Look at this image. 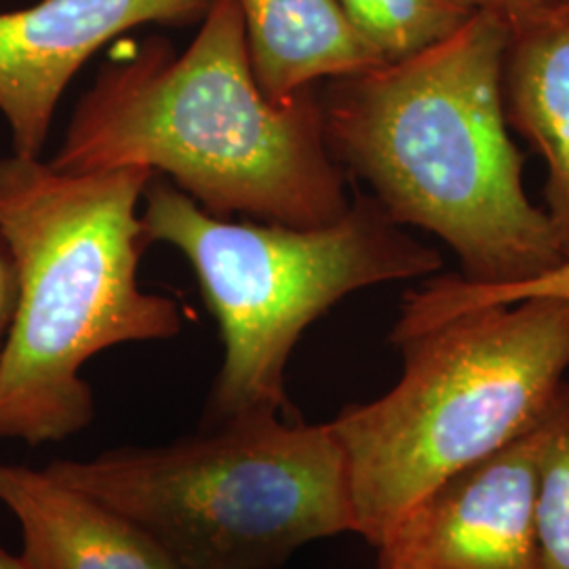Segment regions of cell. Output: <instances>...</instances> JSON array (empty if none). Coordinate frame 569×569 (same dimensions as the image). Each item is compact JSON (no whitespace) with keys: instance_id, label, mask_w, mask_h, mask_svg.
<instances>
[{"instance_id":"obj_1","label":"cell","mask_w":569,"mask_h":569,"mask_svg":"<svg viewBox=\"0 0 569 569\" xmlns=\"http://www.w3.org/2000/svg\"><path fill=\"white\" fill-rule=\"evenodd\" d=\"M51 167L163 171L207 213L321 228L350 201L317 87L270 102L253 77L237 0H213L183 53L148 39L102 66Z\"/></svg>"},{"instance_id":"obj_2","label":"cell","mask_w":569,"mask_h":569,"mask_svg":"<svg viewBox=\"0 0 569 569\" xmlns=\"http://www.w3.org/2000/svg\"><path fill=\"white\" fill-rule=\"evenodd\" d=\"M507 42L509 26L477 11L425 53L319 91L333 159L397 224L446 241L470 283H523L566 260L510 140Z\"/></svg>"},{"instance_id":"obj_3","label":"cell","mask_w":569,"mask_h":569,"mask_svg":"<svg viewBox=\"0 0 569 569\" xmlns=\"http://www.w3.org/2000/svg\"><path fill=\"white\" fill-rule=\"evenodd\" d=\"M154 171H58L0 159V230L18 270V306L0 348V439L58 443L96 418L84 363L129 342L176 338L183 312L148 293L138 207Z\"/></svg>"},{"instance_id":"obj_4","label":"cell","mask_w":569,"mask_h":569,"mask_svg":"<svg viewBox=\"0 0 569 569\" xmlns=\"http://www.w3.org/2000/svg\"><path fill=\"white\" fill-rule=\"evenodd\" d=\"M392 345L399 382L329 422L345 449L355 533L371 547L432 489L538 425L569 371V305L489 306Z\"/></svg>"},{"instance_id":"obj_5","label":"cell","mask_w":569,"mask_h":569,"mask_svg":"<svg viewBox=\"0 0 569 569\" xmlns=\"http://www.w3.org/2000/svg\"><path fill=\"white\" fill-rule=\"evenodd\" d=\"M47 468L142 529L178 569H281L308 542L355 533L331 425L289 422L279 411Z\"/></svg>"},{"instance_id":"obj_6","label":"cell","mask_w":569,"mask_h":569,"mask_svg":"<svg viewBox=\"0 0 569 569\" xmlns=\"http://www.w3.org/2000/svg\"><path fill=\"white\" fill-rule=\"evenodd\" d=\"M142 224L148 243L171 244L190 262L220 327L224 359L204 427L256 411L284 413V369L306 327L352 291L441 268V256L371 194H357L333 224L293 228L228 222L152 178Z\"/></svg>"},{"instance_id":"obj_7","label":"cell","mask_w":569,"mask_h":569,"mask_svg":"<svg viewBox=\"0 0 569 569\" xmlns=\"http://www.w3.org/2000/svg\"><path fill=\"white\" fill-rule=\"evenodd\" d=\"M538 425L425 496L376 547L380 569H540Z\"/></svg>"},{"instance_id":"obj_8","label":"cell","mask_w":569,"mask_h":569,"mask_svg":"<svg viewBox=\"0 0 569 569\" xmlns=\"http://www.w3.org/2000/svg\"><path fill=\"white\" fill-rule=\"evenodd\" d=\"M213 0H41L0 13V114L13 154L41 159L66 87L108 42L148 23L203 21Z\"/></svg>"},{"instance_id":"obj_9","label":"cell","mask_w":569,"mask_h":569,"mask_svg":"<svg viewBox=\"0 0 569 569\" xmlns=\"http://www.w3.org/2000/svg\"><path fill=\"white\" fill-rule=\"evenodd\" d=\"M0 505L20 523L30 569H178L142 529L49 468L0 465Z\"/></svg>"},{"instance_id":"obj_10","label":"cell","mask_w":569,"mask_h":569,"mask_svg":"<svg viewBox=\"0 0 569 569\" xmlns=\"http://www.w3.org/2000/svg\"><path fill=\"white\" fill-rule=\"evenodd\" d=\"M507 121L545 159V201L569 258V2L509 26L502 68Z\"/></svg>"},{"instance_id":"obj_11","label":"cell","mask_w":569,"mask_h":569,"mask_svg":"<svg viewBox=\"0 0 569 569\" xmlns=\"http://www.w3.org/2000/svg\"><path fill=\"white\" fill-rule=\"evenodd\" d=\"M253 77L270 102L385 66L338 0H237Z\"/></svg>"},{"instance_id":"obj_12","label":"cell","mask_w":569,"mask_h":569,"mask_svg":"<svg viewBox=\"0 0 569 569\" xmlns=\"http://www.w3.org/2000/svg\"><path fill=\"white\" fill-rule=\"evenodd\" d=\"M359 37L385 63L448 41L477 11L462 0H338Z\"/></svg>"},{"instance_id":"obj_13","label":"cell","mask_w":569,"mask_h":569,"mask_svg":"<svg viewBox=\"0 0 569 569\" xmlns=\"http://www.w3.org/2000/svg\"><path fill=\"white\" fill-rule=\"evenodd\" d=\"M531 298H550L569 305V258L523 283H470L460 274L430 279L418 289L407 291L401 315L390 331V342L448 323L449 319L472 310L517 305Z\"/></svg>"},{"instance_id":"obj_14","label":"cell","mask_w":569,"mask_h":569,"mask_svg":"<svg viewBox=\"0 0 569 569\" xmlns=\"http://www.w3.org/2000/svg\"><path fill=\"white\" fill-rule=\"evenodd\" d=\"M538 427L533 521L540 569H569V382L555 392Z\"/></svg>"},{"instance_id":"obj_15","label":"cell","mask_w":569,"mask_h":569,"mask_svg":"<svg viewBox=\"0 0 569 569\" xmlns=\"http://www.w3.org/2000/svg\"><path fill=\"white\" fill-rule=\"evenodd\" d=\"M472 11H488L498 16L507 26L531 20L552 11L569 0H462Z\"/></svg>"},{"instance_id":"obj_16","label":"cell","mask_w":569,"mask_h":569,"mask_svg":"<svg viewBox=\"0 0 569 569\" xmlns=\"http://www.w3.org/2000/svg\"><path fill=\"white\" fill-rule=\"evenodd\" d=\"M18 270L2 230H0V348L4 345L7 331L13 321L18 306Z\"/></svg>"},{"instance_id":"obj_17","label":"cell","mask_w":569,"mask_h":569,"mask_svg":"<svg viewBox=\"0 0 569 569\" xmlns=\"http://www.w3.org/2000/svg\"><path fill=\"white\" fill-rule=\"evenodd\" d=\"M0 569H30L26 563H23V559L21 557H13V555H9V552H4V550L0 549Z\"/></svg>"}]
</instances>
